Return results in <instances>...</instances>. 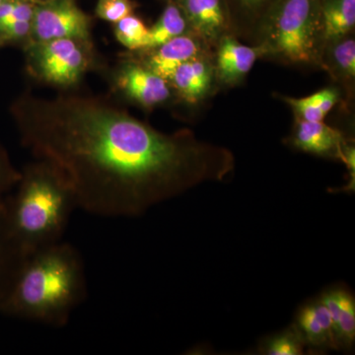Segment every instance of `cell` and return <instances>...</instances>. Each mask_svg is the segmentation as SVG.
<instances>
[{
  "mask_svg": "<svg viewBox=\"0 0 355 355\" xmlns=\"http://www.w3.org/2000/svg\"><path fill=\"white\" fill-rule=\"evenodd\" d=\"M25 258L7 225L3 198L0 200V300L6 295Z\"/></svg>",
  "mask_w": 355,
  "mask_h": 355,
  "instance_id": "12",
  "label": "cell"
},
{
  "mask_svg": "<svg viewBox=\"0 0 355 355\" xmlns=\"http://www.w3.org/2000/svg\"><path fill=\"white\" fill-rule=\"evenodd\" d=\"M338 349H349L355 340V301L349 292L340 289V311L335 326Z\"/></svg>",
  "mask_w": 355,
  "mask_h": 355,
  "instance_id": "18",
  "label": "cell"
},
{
  "mask_svg": "<svg viewBox=\"0 0 355 355\" xmlns=\"http://www.w3.org/2000/svg\"><path fill=\"white\" fill-rule=\"evenodd\" d=\"M306 343L295 323L272 336L261 345L260 354L266 355H301L304 354Z\"/></svg>",
  "mask_w": 355,
  "mask_h": 355,
  "instance_id": "19",
  "label": "cell"
},
{
  "mask_svg": "<svg viewBox=\"0 0 355 355\" xmlns=\"http://www.w3.org/2000/svg\"><path fill=\"white\" fill-rule=\"evenodd\" d=\"M6 1H8V0H0V6H1V4L4 3Z\"/></svg>",
  "mask_w": 355,
  "mask_h": 355,
  "instance_id": "26",
  "label": "cell"
},
{
  "mask_svg": "<svg viewBox=\"0 0 355 355\" xmlns=\"http://www.w3.org/2000/svg\"><path fill=\"white\" fill-rule=\"evenodd\" d=\"M293 144L305 153L331 156L345 161L342 135L323 121H301L293 137Z\"/></svg>",
  "mask_w": 355,
  "mask_h": 355,
  "instance_id": "9",
  "label": "cell"
},
{
  "mask_svg": "<svg viewBox=\"0 0 355 355\" xmlns=\"http://www.w3.org/2000/svg\"><path fill=\"white\" fill-rule=\"evenodd\" d=\"M316 36V12L313 0H286L275 21L277 50L293 62L313 57Z\"/></svg>",
  "mask_w": 355,
  "mask_h": 355,
  "instance_id": "4",
  "label": "cell"
},
{
  "mask_svg": "<svg viewBox=\"0 0 355 355\" xmlns=\"http://www.w3.org/2000/svg\"><path fill=\"white\" fill-rule=\"evenodd\" d=\"M157 48L149 60V69L164 79L171 78L175 70L184 62L193 60L198 51L196 41L182 35Z\"/></svg>",
  "mask_w": 355,
  "mask_h": 355,
  "instance_id": "10",
  "label": "cell"
},
{
  "mask_svg": "<svg viewBox=\"0 0 355 355\" xmlns=\"http://www.w3.org/2000/svg\"><path fill=\"white\" fill-rule=\"evenodd\" d=\"M170 79L184 99L196 102L209 89L210 71L205 62L193 58L180 65Z\"/></svg>",
  "mask_w": 355,
  "mask_h": 355,
  "instance_id": "13",
  "label": "cell"
},
{
  "mask_svg": "<svg viewBox=\"0 0 355 355\" xmlns=\"http://www.w3.org/2000/svg\"><path fill=\"white\" fill-rule=\"evenodd\" d=\"M20 177L21 173L14 169L6 153L0 147V200L13 190Z\"/></svg>",
  "mask_w": 355,
  "mask_h": 355,
  "instance_id": "22",
  "label": "cell"
},
{
  "mask_svg": "<svg viewBox=\"0 0 355 355\" xmlns=\"http://www.w3.org/2000/svg\"><path fill=\"white\" fill-rule=\"evenodd\" d=\"M31 34V21H20L0 28V36L6 40L24 38Z\"/></svg>",
  "mask_w": 355,
  "mask_h": 355,
  "instance_id": "25",
  "label": "cell"
},
{
  "mask_svg": "<svg viewBox=\"0 0 355 355\" xmlns=\"http://www.w3.org/2000/svg\"><path fill=\"white\" fill-rule=\"evenodd\" d=\"M355 23V0H331L324 8V30L327 38L343 36Z\"/></svg>",
  "mask_w": 355,
  "mask_h": 355,
  "instance_id": "15",
  "label": "cell"
},
{
  "mask_svg": "<svg viewBox=\"0 0 355 355\" xmlns=\"http://www.w3.org/2000/svg\"><path fill=\"white\" fill-rule=\"evenodd\" d=\"M116 39L130 50L146 49L149 29L139 18L128 15L116 23Z\"/></svg>",
  "mask_w": 355,
  "mask_h": 355,
  "instance_id": "20",
  "label": "cell"
},
{
  "mask_svg": "<svg viewBox=\"0 0 355 355\" xmlns=\"http://www.w3.org/2000/svg\"><path fill=\"white\" fill-rule=\"evenodd\" d=\"M77 207L69 182L55 167L37 159L4 198L7 225L26 257L62 241Z\"/></svg>",
  "mask_w": 355,
  "mask_h": 355,
  "instance_id": "3",
  "label": "cell"
},
{
  "mask_svg": "<svg viewBox=\"0 0 355 355\" xmlns=\"http://www.w3.org/2000/svg\"><path fill=\"white\" fill-rule=\"evenodd\" d=\"M133 11L132 2L130 0H98L96 14L103 20L116 23Z\"/></svg>",
  "mask_w": 355,
  "mask_h": 355,
  "instance_id": "21",
  "label": "cell"
},
{
  "mask_svg": "<svg viewBox=\"0 0 355 355\" xmlns=\"http://www.w3.org/2000/svg\"><path fill=\"white\" fill-rule=\"evenodd\" d=\"M31 34L36 42L55 39L87 42L89 19L74 0H44L34 6Z\"/></svg>",
  "mask_w": 355,
  "mask_h": 355,
  "instance_id": "5",
  "label": "cell"
},
{
  "mask_svg": "<svg viewBox=\"0 0 355 355\" xmlns=\"http://www.w3.org/2000/svg\"><path fill=\"white\" fill-rule=\"evenodd\" d=\"M186 29V22L179 9L173 4L166 7L157 22L149 29L147 48H157L170 40L181 36Z\"/></svg>",
  "mask_w": 355,
  "mask_h": 355,
  "instance_id": "16",
  "label": "cell"
},
{
  "mask_svg": "<svg viewBox=\"0 0 355 355\" xmlns=\"http://www.w3.org/2000/svg\"><path fill=\"white\" fill-rule=\"evenodd\" d=\"M336 62L343 71L349 76L355 73V43L354 40H347L336 46L335 51Z\"/></svg>",
  "mask_w": 355,
  "mask_h": 355,
  "instance_id": "23",
  "label": "cell"
},
{
  "mask_svg": "<svg viewBox=\"0 0 355 355\" xmlns=\"http://www.w3.org/2000/svg\"><path fill=\"white\" fill-rule=\"evenodd\" d=\"M247 1H249V2H257V1H259V0H247Z\"/></svg>",
  "mask_w": 355,
  "mask_h": 355,
  "instance_id": "27",
  "label": "cell"
},
{
  "mask_svg": "<svg viewBox=\"0 0 355 355\" xmlns=\"http://www.w3.org/2000/svg\"><path fill=\"white\" fill-rule=\"evenodd\" d=\"M295 324L304 340L306 347L315 350L338 349L333 320L320 299L302 308Z\"/></svg>",
  "mask_w": 355,
  "mask_h": 355,
  "instance_id": "7",
  "label": "cell"
},
{
  "mask_svg": "<svg viewBox=\"0 0 355 355\" xmlns=\"http://www.w3.org/2000/svg\"><path fill=\"white\" fill-rule=\"evenodd\" d=\"M34 6L35 4L30 2L19 0L11 13L0 21V28L12 23L20 22V21H31L33 13H34Z\"/></svg>",
  "mask_w": 355,
  "mask_h": 355,
  "instance_id": "24",
  "label": "cell"
},
{
  "mask_svg": "<svg viewBox=\"0 0 355 355\" xmlns=\"http://www.w3.org/2000/svg\"><path fill=\"white\" fill-rule=\"evenodd\" d=\"M336 92L331 89H324L320 92L302 98V99H287L292 107L300 114L303 121H323V119L336 101Z\"/></svg>",
  "mask_w": 355,
  "mask_h": 355,
  "instance_id": "17",
  "label": "cell"
},
{
  "mask_svg": "<svg viewBox=\"0 0 355 355\" xmlns=\"http://www.w3.org/2000/svg\"><path fill=\"white\" fill-rule=\"evenodd\" d=\"M119 84L130 97L144 106H153L164 102L170 96L166 79L153 70L139 65H128L121 71Z\"/></svg>",
  "mask_w": 355,
  "mask_h": 355,
  "instance_id": "8",
  "label": "cell"
},
{
  "mask_svg": "<svg viewBox=\"0 0 355 355\" xmlns=\"http://www.w3.org/2000/svg\"><path fill=\"white\" fill-rule=\"evenodd\" d=\"M85 270L76 248L58 242L28 254L6 295L0 313L62 327L86 297Z\"/></svg>",
  "mask_w": 355,
  "mask_h": 355,
  "instance_id": "2",
  "label": "cell"
},
{
  "mask_svg": "<svg viewBox=\"0 0 355 355\" xmlns=\"http://www.w3.org/2000/svg\"><path fill=\"white\" fill-rule=\"evenodd\" d=\"M187 16L197 31L207 38L216 36L224 23L220 0H184Z\"/></svg>",
  "mask_w": 355,
  "mask_h": 355,
  "instance_id": "14",
  "label": "cell"
},
{
  "mask_svg": "<svg viewBox=\"0 0 355 355\" xmlns=\"http://www.w3.org/2000/svg\"><path fill=\"white\" fill-rule=\"evenodd\" d=\"M257 57L256 49L239 44L232 38L224 39L218 51V70L221 78L225 81L241 78L253 67Z\"/></svg>",
  "mask_w": 355,
  "mask_h": 355,
  "instance_id": "11",
  "label": "cell"
},
{
  "mask_svg": "<svg viewBox=\"0 0 355 355\" xmlns=\"http://www.w3.org/2000/svg\"><path fill=\"white\" fill-rule=\"evenodd\" d=\"M23 144L65 178L79 209L135 217L233 169L224 149L167 135L91 98L27 97L16 111Z\"/></svg>",
  "mask_w": 355,
  "mask_h": 355,
  "instance_id": "1",
  "label": "cell"
},
{
  "mask_svg": "<svg viewBox=\"0 0 355 355\" xmlns=\"http://www.w3.org/2000/svg\"><path fill=\"white\" fill-rule=\"evenodd\" d=\"M31 58L37 73L44 80L57 85L76 83L87 65L78 42L72 39L36 42Z\"/></svg>",
  "mask_w": 355,
  "mask_h": 355,
  "instance_id": "6",
  "label": "cell"
}]
</instances>
